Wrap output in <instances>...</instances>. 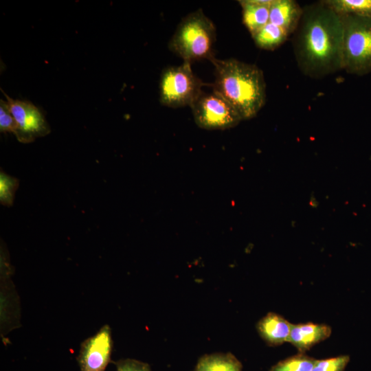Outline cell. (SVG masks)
<instances>
[{
  "instance_id": "1",
  "label": "cell",
  "mask_w": 371,
  "mask_h": 371,
  "mask_svg": "<svg viewBox=\"0 0 371 371\" xmlns=\"http://www.w3.org/2000/svg\"><path fill=\"white\" fill-rule=\"evenodd\" d=\"M344 25L341 16L324 1L303 8L293 32V47L300 71L322 78L344 68Z\"/></svg>"
},
{
  "instance_id": "2",
  "label": "cell",
  "mask_w": 371,
  "mask_h": 371,
  "mask_svg": "<svg viewBox=\"0 0 371 371\" xmlns=\"http://www.w3.org/2000/svg\"><path fill=\"white\" fill-rule=\"evenodd\" d=\"M214 66L212 91L225 99L243 120L258 114L266 102V82L256 65L230 58L211 60Z\"/></svg>"
},
{
  "instance_id": "3",
  "label": "cell",
  "mask_w": 371,
  "mask_h": 371,
  "mask_svg": "<svg viewBox=\"0 0 371 371\" xmlns=\"http://www.w3.org/2000/svg\"><path fill=\"white\" fill-rule=\"evenodd\" d=\"M216 27L201 9L186 16L178 25L168 43L169 49L192 64L196 60L214 59Z\"/></svg>"
},
{
  "instance_id": "4",
  "label": "cell",
  "mask_w": 371,
  "mask_h": 371,
  "mask_svg": "<svg viewBox=\"0 0 371 371\" xmlns=\"http://www.w3.org/2000/svg\"><path fill=\"white\" fill-rule=\"evenodd\" d=\"M344 25V68L359 76L371 72V18L341 15Z\"/></svg>"
},
{
  "instance_id": "5",
  "label": "cell",
  "mask_w": 371,
  "mask_h": 371,
  "mask_svg": "<svg viewBox=\"0 0 371 371\" xmlns=\"http://www.w3.org/2000/svg\"><path fill=\"white\" fill-rule=\"evenodd\" d=\"M205 84L192 71L191 64L183 62L178 66L165 68L159 81V101L166 106L190 107L199 98Z\"/></svg>"
},
{
  "instance_id": "6",
  "label": "cell",
  "mask_w": 371,
  "mask_h": 371,
  "mask_svg": "<svg viewBox=\"0 0 371 371\" xmlns=\"http://www.w3.org/2000/svg\"><path fill=\"white\" fill-rule=\"evenodd\" d=\"M196 124L206 130H225L238 125L242 118L222 96L203 91L190 106Z\"/></svg>"
},
{
  "instance_id": "7",
  "label": "cell",
  "mask_w": 371,
  "mask_h": 371,
  "mask_svg": "<svg viewBox=\"0 0 371 371\" xmlns=\"http://www.w3.org/2000/svg\"><path fill=\"white\" fill-rule=\"evenodd\" d=\"M1 91L18 124L19 129L15 135L18 141L30 143L51 132L49 125L39 108L30 101L12 99L2 89Z\"/></svg>"
},
{
  "instance_id": "8",
  "label": "cell",
  "mask_w": 371,
  "mask_h": 371,
  "mask_svg": "<svg viewBox=\"0 0 371 371\" xmlns=\"http://www.w3.org/2000/svg\"><path fill=\"white\" fill-rule=\"evenodd\" d=\"M112 349L111 330L109 325H104L81 344L77 357L80 371H104Z\"/></svg>"
},
{
  "instance_id": "9",
  "label": "cell",
  "mask_w": 371,
  "mask_h": 371,
  "mask_svg": "<svg viewBox=\"0 0 371 371\" xmlns=\"http://www.w3.org/2000/svg\"><path fill=\"white\" fill-rule=\"evenodd\" d=\"M331 328L324 324L304 323L291 325L288 342L300 352H305L331 335Z\"/></svg>"
},
{
  "instance_id": "10",
  "label": "cell",
  "mask_w": 371,
  "mask_h": 371,
  "mask_svg": "<svg viewBox=\"0 0 371 371\" xmlns=\"http://www.w3.org/2000/svg\"><path fill=\"white\" fill-rule=\"evenodd\" d=\"M303 8L293 0H273L269 9V23L285 30L290 35L296 30Z\"/></svg>"
},
{
  "instance_id": "11",
  "label": "cell",
  "mask_w": 371,
  "mask_h": 371,
  "mask_svg": "<svg viewBox=\"0 0 371 371\" xmlns=\"http://www.w3.org/2000/svg\"><path fill=\"white\" fill-rule=\"evenodd\" d=\"M291 325L281 315L269 313L258 322L257 330L269 345L279 346L288 341Z\"/></svg>"
},
{
  "instance_id": "12",
  "label": "cell",
  "mask_w": 371,
  "mask_h": 371,
  "mask_svg": "<svg viewBox=\"0 0 371 371\" xmlns=\"http://www.w3.org/2000/svg\"><path fill=\"white\" fill-rule=\"evenodd\" d=\"M243 23L254 34L269 23V9L273 0H240Z\"/></svg>"
},
{
  "instance_id": "13",
  "label": "cell",
  "mask_w": 371,
  "mask_h": 371,
  "mask_svg": "<svg viewBox=\"0 0 371 371\" xmlns=\"http://www.w3.org/2000/svg\"><path fill=\"white\" fill-rule=\"evenodd\" d=\"M290 34L283 28L268 23L251 36L255 45L262 49L274 50L281 46Z\"/></svg>"
},
{
  "instance_id": "14",
  "label": "cell",
  "mask_w": 371,
  "mask_h": 371,
  "mask_svg": "<svg viewBox=\"0 0 371 371\" xmlns=\"http://www.w3.org/2000/svg\"><path fill=\"white\" fill-rule=\"evenodd\" d=\"M241 363L231 353H216L202 357L195 371H241Z\"/></svg>"
},
{
  "instance_id": "15",
  "label": "cell",
  "mask_w": 371,
  "mask_h": 371,
  "mask_svg": "<svg viewBox=\"0 0 371 371\" xmlns=\"http://www.w3.org/2000/svg\"><path fill=\"white\" fill-rule=\"evenodd\" d=\"M339 15L355 14L371 18V0H324Z\"/></svg>"
},
{
  "instance_id": "16",
  "label": "cell",
  "mask_w": 371,
  "mask_h": 371,
  "mask_svg": "<svg viewBox=\"0 0 371 371\" xmlns=\"http://www.w3.org/2000/svg\"><path fill=\"white\" fill-rule=\"evenodd\" d=\"M315 361L305 353L299 352L278 362L269 371H312Z\"/></svg>"
},
{
  "instance_id": "17",
  "label": "cell",
  "mask_w": 371,
  "mask_h": 371,
  "mask_svg": "<svg viewBox=\"0 0 371 371\" xmlns=\"http://www.w3.org/2000/svg\"><path fill=\"white\" fill-rule=\"evenodd\" d=\"M19 186V181L1 170L0 172V202L1 204L10 207L12 205L15 192Z\"/></svg>"
},
{
  "instance_id": "18",
  "label": "cell",
  "mask_w": 371,
  "mask_h": 371,
  "mask_svg": "<svg viewBox=\"0 0 371 371\" xmlns=\"http://www.w3.org/2000/svg\"><path fill=\"white\" fill-rule=\"evenodd\" d=\"M349 361L348 355L316 360L312 371H344Z\"/></svg>"
},
{
  "instance_id": "19",
  "label": "cell",
  "mask_w": 371,
  "mask_h": 371,
  "mask_svg": "<svg viewBox=\"0 0 371 371\" xmlns=\"http://www.w3.org/2000/svg\"><path fill=\"white\" fill-rule=\"evenodd\" d=\"M18 124L10 113L7 101L0 100V131L12 133L14 135L18 131Z\"/></svg>"
},
{
  "instance_id": "20",
  "label": "cell",
  "mask_w": 371,
  "mask_h": 371,
  "mask_svg": "<svg viewBox=\"0 0 371 371\" xmlns=\"http://www.w3.org/2000/svg\"><path fill=\"white\" fill-rule=\"evenodd\" d=\"M116 371H151L148 364L132 359H121L114 362Z\"/></svg>"
}]
</instances>
